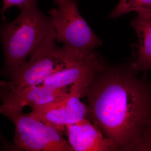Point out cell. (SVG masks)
<instances>
[{"label":"cell","instance_id":"cell-6","mask_svg":"<svg viewBox=\"0 0 151 151\" xmlns=\"http://www.w3.org/2000/svg\"><path fill=\"white\" fill-rule=\"evenodd\" d=\"M49 11L56 41L63 47L79 51L95 50L103 41L97 37L78 12L76 0H66Z\"/></svg>","mask_w":151,"mask_h":151},{"label":"cell","instance_id":"cell-9","mask_svg":"<svg viewBox=\"0 0 151 151\" xmlns=\"http://www.w3.org/2000/svg\"><path fill=\"white\" fill-rule=\"evenodd\" d=\"M69 145L75 151H119L114 142L104 136L96 124L85 119L66 125Z\"/></svg>","mask_w":151,"mask_h":151},{"label":"cell","instance_id":"cell-4","mask_svg":"<svg viewBox=\"0 0 151 151\" xmlns=\"http://www.w3.org/2000/svg\"><path fill=\"white\" fill-rule=\"evenodd\" d=\"M0 114L15 126L14 143L18 148L28 151H73L57 127L22 111L7 109L0 105Z\"/></svg>","mask_w":151,"mask_h":151},{"label":"cell","instance_id":"cell-11","mask_svg":"<svg viewBox=\"0 0 151 151\" xmlns=\"http://www.w3.org/2000/svg\"><path fill=\"white\" fill-rule=\"evenodd\" d=\"M142 11H151V0H120L109 18H117L130 12Z\"/></svg>","mask_w":151,"mask_h":151},{"label":"cell","instance_id":"cell-5","mask_svg":"<svg viewBox=\"0 0 151 151\" xmlns=\"http://www.w3.org/2000/svg\"><path fill=\"white\" fill-rule=\"evenodd\" d=\"M107 65L103 57L95 50L71 49L65 66L41 84L55 89L68 87L74 94L84 97L94 78Z\"/></svg>","mask_w":151,"mask_h":151},{"label":"cell","instance_id":"cell-1","mask_svg":"<svg viewBox=\"0 0 151 151\" xmlns=\"http://www.w3.org/2000/svg\"><path fill=\"white\" fill-rule=\"evenodd\" d=\"M131 63L105 66L88 88V107L119 151H151V81Z\"/></svg>","mask_w":151,"mask_h":151},{"label":"cell","instance_id":"cell-13","mask_svg":"<svg viewBox=\"0 0 151 151\" xmlns=\"http://www.w3.org/2000/svg\"><path fill=\"white\" fill-rule=\"evenodd\" d=\"M66 1V0H53L54 3L58 5L60 3L63 2L64 1Z\"/></svg>","mask_w":151,"mask_h":151},{"label":"cell","instance_id":"cell-7","mask_svg":"<svg viewBox=\"0 0 151 151\" xmlns=\"http://www.w3.org/2000/svg\"><path fill=\"white\" fill-rule=\"evenodd\" d=\"M80 98L70 91L58 99L32 108L30 114L40 121L60 130L66 125L90 117L88 106L81 102Z\"/></svg>","mask_w":151,"mask_h":151},{"label":"cell","instance_id":"cell-8","mask_svg":"<svg viewBox=\"0 0 151 151\" xmlns=\"http://www.w3.org/2000/svg\"><path fill=\"white\" fill-rule=\"evenodd\" d=\"M70 92V88L52 89L42 84L21 89H0L1 106L14 111H22L26 106L32 108L50 103Z\"/></svg>","mask_w":151,"mask_h":151},{"label":"cell","instance_id":"cell-12","mask_svg":"<svg viewBox=\"0 0 151 151\" xmlns=\"http://www.w3.org/2000/svg\"><path fill=\"white\" fill-rule=\"evenodd\" d=\"M38 0H3V6L1 13L3 19L5 20L6 11L13 6H17L19 10L36 5Z\"/></svg>","mask_w":151,"mask_h":151},{"label":"cell","instance_id":"cell-10","mask_svg":"<svg viewBox=\"0 0 151 151\" xmlns=\"http://www.w3.org/2000/svg\"><path fill=\"white\" fill-rule=\"evenodd\" d=\"M131 21L137 35L139 47L137 57L132 61V67L137 71L151 70V11H138Z\"/></svg>","mask_w":151,"mask_h":151},{"label":"cell","instance_id":"cell-2","mask_svg":"<svg viewBox=\"0 0 151 151\" xmlns=\"http://www.w3.org/2000/svg\"><path fill=\"white\" fill-rule=\"evenodd\" d=\"M20 11L13 21L0 24V41L4 53L3 73L8 76L44 41L55 39L51 18L37 5Z\"/></svg>","mask_w":151,"mask_h":151},{"label":"cell","instance_id":"cell-3","mask_svg":"<svg viewBox=\"0 0 151 151\" xmlns=\"http://www.w3.org/2000/svg\"><path fill=\"white\" fill-rule=\"evenodd\" d=\"M55 38L40 45L24 61L9 75V81H0V89L12 90L36 86L65 66L70 50L55 44Z\"/></svg>","mask_w":151,"mask_h":151}]
</instances>
